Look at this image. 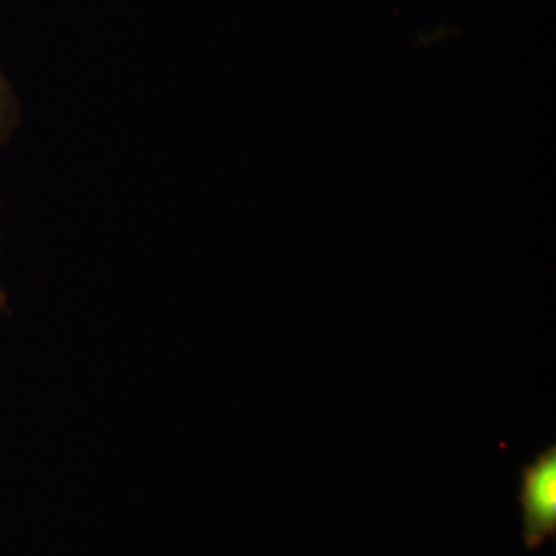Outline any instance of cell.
Wrapping results in <instances>:
<instances>
[{"mask_svg":"<svg viewBox=\"0 0 556 556\" xmlns=\"http://www.w3.org/2000/svg\"><path fill=\"white\" fill-rule=\"evenodd\" d=\"M521 536L528 551H536L556 534V447L540 452L521 472L519 486Z\"/></svg>","mask_w":556,"mask_h":556,"instance_id":"1","label":"cell"},{"mask_svg":"<svg viewBox=\"0 0 556 556\" xmlns=\"http://www.w3.org/2000/svg\"><path fill=\"white\" fill-rule=\"evenodd\" d=\"M9 316V295H7V289H4V282L0 277V319Z\"/></svg>","mask_w":556,"mask_h":556,"instance_id":"3","label":"cell"},{"mask_svg":"<svg viewBox=\"0 0 556 556\" xmlns=\"http://www.w3.org/2000/svg\"><path fill=\"white\" fill-rule=\"evenodd\" d=\"M20 124V96L0 66V147L13 139Z\"/></svg>","mask_w":556,"mask_h":556,"instance_id":"2","label":"cell"}]
</instances>
